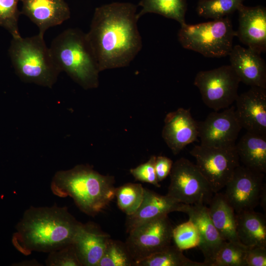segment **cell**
<instances>
[{
	"instance_id": "obj_1",
	"label": "cell",
	"mask_w": 266,
	"mask_h": 266,
	"mask_svg": "<svg viewBox=\"0 0 266 266\" xmlns=\"http://www.w3.org/2000/svg\"><path fill=\"white\" fill-rule=\"evenodd\" d=\"M137 6L114 2L95 9L86 37L100 71L125 67L142 47Z\"/></svg>"
},
{
	"instance_id": "obj_2",
	"label": "cell",
	"mask_w": 266,
	"mask_h": 266,
	"mask_svg": "<svg viewBox=\"0 0 266 266\" xmlns=\"http://www.w3.org/2000/svg\"><path fill=\"white\" fill-rule=\"evenodd\" d=\"M82 224L66 206H31L16 225L12 244L24 255L49 253L73 243Z\"/></svg>"
},
{
	"instance_id": "obj_3",
	"label": "cell",
	"mask_w": 266,
	"mask_h": 266,
	"mask_svg": "<svg viewBox=\"0 0 266 266\" xmlns=\"http://www.w3.org/2000/svg\"><path fill=\"white\" fill-rule=\"evenodd\" d=\"M114 177L101 174L89 165H78L57 172L51 183L53 194L71 198L85 214L94 217L115 198Z\"/></svg>"
},
{
	"instance_id": "obj_4",
	"label": "cell",
	"mask_w": 266,
	"mask_h": 266,
	"mask_svg": "<svg viewBox=\"0 0 266 266\" xmlns=\"http://www.w3.org/2000/svg\"><path fill=\"white\" fill-rule=\"evenodd\" d=\"M49 49L61 71H65L85 89L98 87L100 71L86 33L67 29L53 39Z\"/></svg>"
},
{
	"instance_id": "obj_5",
	"label": "cell",
	"mask_w": 266,
	"mask_h": 266,
	"mask_svg": "<svg viewBox=\"0 0 266 266\" xmlns=\"http://www.w3.org/2000/svg\"><path fill=\"white\" fill-rule=\"evenodd\" d=\"M40 34L12 37L9 54L17 75L23 81L51 87L61 70Z\"/></svg>"
},
{
	"instance_id": "obj_6",
	"label": "cell",
	"mask_w": 266,
	"mask_h": 266,
	"mask_svg": "<svg viewBox=\"0 0 266 266\" xmlns=\"http://www.w3.org/2000/svg\"><path fill=\"white\" fill-rule=\"evenodd\" d=\"M178 39L182 46L206 57L229 56L236 31L229 16L195 25H181Z\"/></svg>"
},
{
	"instance_id": "obj_7",
	"label": "cell",
	"mask_w": 266,
	"mask_h": 266,
	"mask_svg": "<svg viewBox=\"0 0 266 266\" xmlns=\"http://www.w3.org/2000/svg\"><path fill=\"white\" fill-rule=\"evenodd\" d=\"M169 175L167 196L186 204H209L214 193L196 165L181 158L173 163Z\"/></svg>"
},
{
	"instance_id": "obj_8",
	"label": "cell",
	"mask_w": 266,
	"mask_h": 266,
	"mask_svg": "<svg viewBox=\"0 0 266 266\" xmlns=\"http://www.w3.org/2000/svg\"><path fill=\"white\" fill-rule=\"evenodd\" d=\"M240 79L231 65L200 71L194 84L199 90L204 103L214 111L227 108L238 96Z\"/></svg>"
},
{
	"instance_id": "obj_9",
	"label": "cell",
	"mask_w": 266,
	"mask_h": 266,
	"mask_svg": "<svg viewBox=\"0 0 266 266\" xmlns=\"http://www.w3.org/2000/svg\"><path fill=\"white\" fill-rule=\"evenodd\" d=\"M190 153L214 194L226 186L240 165L235 146L216 147L200 144L195 146Z\"/></svg>"
},
{
	"instance_id": "obj_10",
	"label": "cell",
	"mask_w": 266,
	"mask_h": 266,
	"mask_svg": "<svg viewBox=\"0 0 266 266\" xmlns=\"http://www.w3.org/2000/svg\"><path fill=\"white\" fill-rule=\"evenodd\" d=\"M173 229L168 215H166L143 223L130 231L125 243L135 262L170 245Z\"/></svg>"
},
{
	"instance_id": "obj_11",
	"label": "cell",
	"mask_w": 266,
	"mask_h": 266,
	"mask_svg": "<svg viewBox=\"0 0 266 266\" xmlns=\"http://www.w3.org/2000/svg\"><path fill=\"white\" fill-rule=\"evenodd\" d=\"M265 173L243 165L234 170L223 195L235 213L254 210L266 191Z\"/></svg>"
},
{
	"instance_id": "obj_12",
	"label": "cell",
	"mask_w": 266,
	"mask_h": 266,
	"mask_svg": "<svg viewBox=\"0 0 266 266\" xmlns=\"http://www.w3.org/2000/svg\"><path fill=\"white\" fill-rule=\"evenodd\" d=\"M198 128L200 144L216 147L235 146L242 129L233 105L221 112H211L204 121L198 122Z\"/></svg>"
},
{
	"instance_id": "obj_13",
	"label": "cell",
	"mask_w": 266,
	"mask_h": 266,
	"mask_svg": "<svg viewBox=\"0 0 266 266\" xmlns=\"http://www.w3.org/2000/svg\"><path fill=\"white\" fill-rule=\"evenodd\" d=\"M235 101V115L242 129L266 136V88L251 87Z\"/></svg>"
},
{
	"instance_id": "obj_14",
	"label": "cell",
	"mask_w": 266,
	"mask_h": 266,
	"mask_svg": "<svg viewBox=\"0 0 266 266\" xmlns=\"http://www.w3.org/2000/svg\"><path fill=\"white\" fill-rule=\"evenodd\" d=\"M164 123L162 136L174 155L198 137V122L193 118L189 109L180 107L168 113Z\"/></svg>"
},
{
	"instance_id": "obj_15",
	"label": "cell",
	"mask_w": 266,
	"mask_h": 266,
	"mask_svg": "<svg viewBox=\"0 0 266 266\" xmlns=\"http://www.w3.org/2000/svg\"><path fill=\"white\" fill-rule=\"evenodd\" d=\"M239 25L236 36L248 48L261 54L266 51V8L262 5L237 9Z\"/></svg>"
},
{
	"instance_id": "obj_16",
	"label": "cell",
	"mask_w": 266,
	"mask_h": 266,
	"mask_svg": "<svg viewBox=\"0 0 266 266\" xmlns=\"http://www.w3.org/2000/svg\"><path fill=\"white\" fill-rule=\"evenodd\" d=\"M260 53L239 45L229 54L231 66L240 82L250 87L266 88V64Z\"/></svg>"
},
{
	"instance_id": "obj_17",
	"label": "cell",
	"mask_w": 266,
	"mask_h": 266,
	"mask_svg": "<svg viewBox=\"0 0 266 266\" xmlns=\"http://www.w3.org/2000/svg\"><path fill=\"white\" fill-rule=\"evenodd\" d=\"M185 205L166 195L163 196L144 188L143 198L139 207L134 213L127 216L126 231L128 233L140 225L168 215L172 212H183Z\"/></svg>"
},
{
	"instance_id": "obj_18",
	"label": "cell",
	"mask_w": 266,
	"mask_h": 266,
	"mask_svg": "<svg viewBox=\"0 0 266 266\" xmlns=\"http://www.w3.org/2000/svg\"><path fill=\"white\" fill-rule=\"evenodd\" d=\"M196 225L200 237L198 247L202 252L206 266H211L214 258L224 241L214 226L208 208L204 204H186L183 211Z\"/></svg>"
},
{
	"instance_id": "obj_19",
	"label": "cell",
	"mask_w": 266,
	"mask_h": 266,
	"mask_svg": "<svg viewBox=\"0 0 266 266\" xmlns=\"http://www.w3.org/2000/svg\"><path fill=\"white\" fill-rule=\"evenodd\" d=\"M21 13L27 16L44 35L49 28L62 24L70 18L69 6L64 0H20Z\"/></svg>"
},
{
	"instance_id": "obj_20",
	"label": "cell",
	"mask_w": 266,
	"mask_h": 266,
	"mask_svg": "<svg viewBox=\"0 0 266 266\" xmlns=\"http://www.w3.org/2000/svg\"><path fill=\"white\" fill-rule=\"evenodd\" d=\"M110 239L97 224H82L73 243L82 266H97Z\"/></svg>"
},
{
	"instance_id": "obj_21",
	"label": "cell",
	"mask_w": 266,
	"mask_h": 266,
	"mask_svg": "<svg viewBox=\"0 0 266 266\" xmlns=\"http://www.w3.org/2000/svg\"><path fill=\"white\" fill-rule=\"evenodd\" d=\"M237 235L239 241L249 247H266L265 216L254 210L235 213Z\"/></svg>"
},
{
	"instance_id": "obj_22",
	"label": "cell",
	"mask_w": 266,
	"mask_h": 266,
	"mask_svg": "<svg viewBox=\"0 0 266 266\" xmlns=\"http://www.w3.org/2000/svg\"><path fill=\"white\" fill-rule=\"evenodd\" d=\"M211 221L224 241L240 242L236 228L235 213L223 194L215 193L209 203Z\"/></svg>"
},
{
	"instance_id": "obj_23",
	"label": "cell",
	"mask_w": 266,
	"mask_h": 266,
	"mask_svg": "<svg viewBox=\"0 0 266 266\" xmlns=\"http://www.w3.org/2000/svg\"><path fill=\"white\" fill-rule=\"evenodd\" d=\"M243 166L257 172L266 173V136L247 132L235 144Z\"/></svg>"
},
{
	"instance_id": "obj_24",
	"label": "cell",
	"mask_w": 266,
	"mask_h": 266,
	"mask_svg": "<svg viewBox=\"0 0 266 266\" xmlns=\"http://www.w3.org/2000/svg\"><path fill=\"white\" fill-rule=\"evenodd\" d=\"M139 5L142 9L137 13L138 19L145 14L153 13L175 20L181 25L186 23V0H141Z\"/></svg>"
},
{
	"instance_id": "obj_25",
	"label": "cell",
	"mask_w": 266,
	"mask_h": 266,
	"mask_svg": "<svg viewBox=\"0 0 266 266\" xmlns=\"http://www.w3.org/2000/svg\"><path fill=\"white\" fill-rule=\"evenodd\" d=\"M135 266H206L203 263L192 261L182 250L171 244L162 250L135 263Z\"/></svg>"
},
{
	"instance_id": "obj_26",
	"label": "cell",
	"mask_w": 266,
	"mask_h": 266,
	"mask_svg": "<svg viewBox=\"0 0 266 266\" xmlns=\"http://www.w3.org/2000/svg\"><path fill=\"white\" fill-rule=\"evenodd\" d=\"M144 191L139 183H128L116 188L115 197L119 209L127 216L134 213L142 201Z\"/></svg>"
},
{
	"instance_id": "obj_27",
	"label": "cell",
	"mask_w": 266,
	"mask_h": 266,
	"mask_svg": "<svg viewBox=\"0 0 266 266\" xmlns=\"http://www.w3.org/2000/svg\"><path fill=\"white\" fill-rule=\"evenodd\" d=\"M245 0H199L198 14L206 19H218L229 16L243 4Z\"/></svg>"
},
{
	"instance_id": "obj_28",
	"label": "cell",
	"mask_w": 266,
	"mask_h": 266,
	"mask_svg": "<svg viewBox=\"0 0 266 266\" xmlns=\"http://www.w3.org/2000/svg\"><path fill=\"white\" fill-rule=\"evenodd\" d=\"M247 247L240 242L224 241L216 253L211 266H246Z\"/></svg>"
},
{
	"instance_id": "obj_29",
	"label": "cell",
	"mask_w": 266,
	"mask_h": 266,
	"mask_svg": "<svg viewBox=\"0 0 266 266\" xmlns=\"http://www.w3.org/2000/svg\"><path fill=\"white\" fill-rule=\"evenodd\" d=\"M125 243L109 239L97 266H135Z\"/></svg>"
},
{
	"instance_id": "obj_30",
	"label": "cell",
	"mask_w": 266,
	"mask_h": 266,
	"mask_svg": "<svg viewBox=\"0 0 266 266\" xmlns=\"http://www.w3.org/2000/svg\"><path fill=\"white\" fill-rule=\"evenodd\" d=\"M172 239L175 245L182 251L198 246L200 241L198 230L190 220L173 229Z\"/></svg>"
},
{
	"instance_id": "obj_31",
	"label": "cell",
	"mask_w": 266,
	"mask_h": 266,
	"mask_svg": "<svg viewBox=\"0 0 266 266\" xmlns=\"http://www.w3.org/2000/svg\"><path fill=\"white\" fill-rule=\"evenodd\" d=\"M20 0H0V26L7 30L12 37L20 36L18 19L21 12L18 8Z\"/></svg>"
},
{
	"instance_id": "obj_32",
	"label": "cell",
	"mask_w": 266,
	"mask_h": 266,
	"mask_svg": "<svg viewBox=\"0 0 266 266\" xmlns=\"http://www.w3.org/2000/svg\"><path fill=\"white\" fill-rule=\"evenodd\" d=\"M45 262L47 266H82L73 243L49 252Z\"/></svg>"
},
{
	"instance_id": "obj_33",
	"label": "cell",
	"mask_w": 266,
	"mask_h": 266,
	"mask_svg": "<svg viewBox=\"0 0 266 266\" xmlns=\"http://www.w3.org/2000/svg\"><path fill=\"white\" fill-rule=\"evenodd\" d=\"M156 158V156H152L146 163L130 170L135 180L151 184L157 187H160L155 168Z\"/></svg>"
},
{
	"instance_id": "obj_34",
	"label": "cell",
	"mask_w": 266,
	"mask_h": 266,
	"mask_svg": "<svg viewBox=\"0 0 266 266\" xmlns=\"http://www.w3.org/2000/svg\"><path fill=\"white\" fill-rule=\"evenodd\" d=\"M245 261L246 266H266V247H248L246 252Z\"/></svg>"
},
{
	"instance_id": "obj_35",
	"label": "cell",
	"mask_w": 266,
	"mask_h": 266,
	"mask_svg": "<svg viewBox=\"0 0 266 266\" xmlns=\"http://www.w3.org/2000/svg\"><path fill=\"white\" fill-rule=\"evenodd\" d=\"M173 164V161L167 157H156L155 168L159 182L164 180L169 174Z\"/></svg>"
},
{
	"instance_id": "obj_36",
	"label": "cell",
	"mask_w": 266,
	"mask_h": 266,
	"mask_svg": "<svg viewBox=\"0 0 266 266\" xmlns=\"http://www.w3.org/2000/svg\"><path fill=\"white\" fill-rule=\"evenodd\" d=\"M17 265L21 266H41L42 265L35 260H32L30 261L26 260L21 262L18 263Z\"/></svg>"
}]
</instances>
